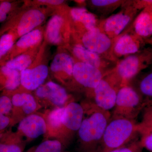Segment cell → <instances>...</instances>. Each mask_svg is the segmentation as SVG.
<instances>
[{
    "label": "cell",
    "instance_id": "obj_1",
    "mask_svg": "<svg viewBox=\"0 0 152 152\" xmlns=\"http://www.w3.org/2000/svg\"><path fill=\"white\" fill-rule=\"evenodd\" d=\"M78 131L83 152H96L107 125L111 118L110 112L101 110L91 103Z\"/></svg>",
    "mask_w": 152,
    "mask_h": 152
},
{
    "label": "cell",
    "instance_id": "obj_2",
    "mask_svg": "<svg viewBox=\"0 0 152 152\" xmlns=\"http://www.w3.org/2000/svg\"><path fill=\"white\" fill-rule=\"evenodd\" d=\"M139 131L135 120L111 119L96 152H108L124 146L136 140Z\"/></svg>",
    "mask_w": 152,
    "mask_h": 152
},
{
    "label": "cell",
    "instance_id": "obj_3",
    "mask_svg": "<svg viewBox=\"0 0 152 152\" xmlns=\"http://www.w3.org/2000/svg\"><path fill=\"white\" fill-rule=\"evenodd\" d=\"M145 106L143 98L137 91L132 87L125 85L118 91L111 119L135 120Z\"/></svg>",
    "mask_w": 152,
    "mask_h": 152
},
{
    "label": "cell",
    "instance_id": "obj_4",
    "mask_svg": "<svg viewBox=\"0 0 152 152\" xmlns=\"http://www.w3.org/2000/svg\"><path fill=\"white\" fill-rule=\"evenodd\" d=\"M47 12L43 8L30 9L23 13L12 16L3 27L0 29V34L12 30L17 39L29 33L41 26L47 17Z\"/></svg>",
    "mask_w": 152,
    "mask_h": 152
},
{
    "label": "cell",
    "instance_id": "obj_5",
    "mask_svg": "<svg viewBox=\"0 0 152 152\" xmlns=\"http://www.w3.org/2000/svg\"><path fill=\"white\" fill-rule=\"evenodd\" d=\"M152 64V49L140 51L137 54L125 58L120 63L117 68L116 78L121 84L125 83Z\"/></svg>",
    "mask_w": 152,
    "mask_h": 152
},
{
    "label": "cell",
    "instance_id": "obj_6",
    "mask_svg": "<svg viewBox=\"0 0 152 152\" xmlns=\"http://www.w3.org/2000/svg\"><path fill=\"white\" fill-rule=\"evenodd\" d=\"M116 78L111 80L103 78L97 86L91 91L92 100L90 103L106 111L114 108L117 94L120 88L116 87L118 83Z\"/></svg>",
    "mask_w": 152,
    "mask_h": 152
},
{
    "label": "cell",
    "instance_id": "obj_7",
    "mask_svg": "<svg viewBox=\"0 0 152 152\" xmlns=\"http://www.w3.org/2000/svg\"><path fill=\"white\" fill-rule=\"evenodd\" d=\"M40 49L32 64L20 72L21 85L28 91L37 90L43 84L48 75V67L40 61Z\"/></svg>",
    "mask_w": 152,
    "mask_h": 152
},
{
    "label": "cell",
    "instance_id": "obj_8",
    "mask_svg": "<svg viewBox=\"0 0 152 152\" xmlns=\"http://www.w3.org/2000/svg\"><path fill=\"white\" fill-rule=\"evenodd\" d=\"M44 29L40 26L20 37L12 49L3 57L0 65L18 55L40 48L43 39Z\"/></svg>",
    "mask_w": 152,
    "mask_h": 152
},
{
    "label": "cell",
    "instance_id": "obj_9",
    "mask_svg": "<svg viewBox=\"0 0 152 152\" xmlns=\"http://www.w3.org/2000/svg\"><path fill=\"white\" fill-rule=\"evenodd\" d=\"M73 78L78 83L91 90V91L97 86L103 76L98 68L78 61L74 66Z\"/></svg>",
    "mask_w": 152,
    "mask_h": 152
},
{
    "label": "cell",
    "instance_id": "obj_10",
    "mask_svg": "<svg viewBox=\"0 0 152 152\" xmlns=\"http://www.w3.org/2000/svg\"><path fill=\"white\" fill-rule=\"evenodd\" d=\"M36 96L41 99L45 100L58 107L67 104L69 95L64 88L55 82H48L36 90Z\"/></svg>",
    "mask_w": 152,
    "mask_h": 152
},
{
    "label": "cell",
    "instance_id": "obj_11",
    "mask_svg": "<svg viewBox=\"0 0 152 152\" xmlns=\"http://www.w3.org/2000/svg\"><path fill=\"white\" fill-rule=\"evenodd\" d=\"M84 108L77 103L70 102L64 107L61 116L62 130L67 134L78 131L84 116Z\"/></svg>",
    "mask_w": 152,
    "mask_h": 152
},
{
    "label": "cell",
    "instance_id": "obj_12",
    "mask_svg": "<svg viewBox=\"0 0 152 152\" xmlns=\"http://www.w3.org/2000/svg\"><path fill=\"white\" fill-rule=\"evenodd\" d=\"M75 64L73 58L68 53L58 52L52 60L50 70L57 79L62 81L73 77Z\"/></svg>",
    "mask_w": 152,
    "mask_h": 152
},
{
    "label": "cell",
    "instance_id": "obj_13",
    "mask_svg": "<svg viewBox=\"0 0 152 152\" xmlns=\"http://www.w3.org/2000/svg\"><path fill=\"white\" fill-rule=\"evenodd\" d=\"M82 41L86 48L98 54L107 51L111 45L110 38L96 28L85 33Z\"/></svg>",
    "mask_w": 152,
    "mask_h": 152
},
{
    "label": "cell",
    "instance_id": "obj_14",
    "mask_svg": "<svg viewBox=\"0 0 152 152\" xmlns=\"http://www.w3.org/2000/svg\"><path fill=\"white\" fill-rule=\"evenodd\" d=\"M18 130L28 137L35 139L46 132L47 126L42 117L31 114L20 121Z\"/></svg>",
    "mask_w": 152,
    "mask_h": 152
},
{
    "label": "cell",
    "instance_id": "obj_15",
    "mask_svg": "<svg viewBox=\"0 0 152 152\" xmlns=\"http://www.w3.org/2000/svg\"><path fill=\"white\" fill-rule=\"evenodd\" d=\"M65 22L64 17L61 14H54L51 17L47 23L44 35L47 42L57 46L62 44L64 42Z\"/></svg>",
    "mask_w": 152,
    "mask_h": 152
},
{
    "label": "cell",
    "instance_id": "obj_16",
    "mask_svg": "<svg viewBox=\"0 0 152 152\" xmlns=\"http://www.w3.org/2000/svg\"><path fill=\"white\" fill-rule=\"evenodd\" d=\"M21 72L5 65H0V90L6 94L15 91L21 85Z\"/></svg>",
    "mask_w": 152,
    "mask_h": 152
},
{
    "label": "cell",
    "instance_id": "obj_17",
    "mask_svg": "<svg viewBox=\"0 0 152 152\" xmlns=\"http://www.w3.org/2000/svg\"><path fill=\"white\" fill-rule=\"evenodd\" d=\"M142 38L132 37L126 34L122 36L117 41L115 47V51L117 54L126 55L134 54L140 51L142 43Z\"/></svg>",
    "mask_w": 152,
    "mask_h": 152
},
{
    "label": "cell",
    "instance_id": "obj_18",
    "mask_svg": "<svg viewBox=\"0 0 152 152\" xmlns=\"http://www.w3.org/2000/svg\"><path fill=\"white\" fill-rule=\"evenodd\" d=\"M40 47L18 55L2 65L21 72L29 67L37 57Z\"/></svg>",
    "mask_w": 152,
    "mask_h": 152
},
{
    "label": "cell",
    "instance_id": "obj_19",
    "mask_svg": "<svg viewBox=\"0 0 152 152\" xmlns=\"http://www.w3.org/2000/svg\"><path fill=\"white\" fill-rule=\"evenodd\" d=\"M131 20V18L124 13H118L112 16L105 22L104 30L110 34L118 35L127 26Z\"/></svg>",
    "mask_w": 152,
    "mask_h": 152
},
{
    "label": "cell",
    "instance_id": "obj_20",
    "mask_svg": "<svg viewBox=\"0 0 152 152\" xmlns=\"http://www.w3.org/2000/svg\"><path fill=\"white\" fill-rule=\"evenodd\" d=\"M137 35L140 37H152V16L144 9L136 19L134 25Z\"/></svg>",
    "mask_w": 152,
    "mask_h": 152
},
{
    "label": "cell",
    "instance_id": "obj_21",
    "mask_svg": "<svg viewBox=\"0 0 152 152\" xmlns=\"http://www.w3.org/2000/svg\"><path fill=\"white\" fill-rule=\"evenodd\" d=\"M72 53L79 61L97 68L100 67L101 60L98 54L89 50L81 44H77L72 49Z\"/></svg>",
    "mask_w": 152,
    "mask_h": 152
},
{
    "label": "cell",
    "instance_id": "obj_22",
    "mask_svg": "<svg viewBox=\"0 0 152 152\" xmlns=\"http://www.w3.org/2000/svg\"><path fill=\"white\" fill-rule=\"evenodd\" d=\"M71 16L75 22L81 23L87 31L96 27V20L94 15L88 12L84 8H74L71 9Z\"/></svg>",
    "mask_w": 152,
    "mask_h": 152
},
{
    "label": "cell",
    "instance_id": "obj_23",
    "mask_svg": "<svg viewBox=\"0 0 152 152\" xmlns=\"http://www.w3.org/2000/svg\"><path fill=\"white\" fill-rule=\"evenodd\" d=\"M138 88V92L142 96L146 106L152 103V72L143 77L139 83Z\"/></svg>",
    "mask_w": 152,
    "mask_h": 152
},
{
    "label": "cell",
    "instance_id": "obj_24",
    "mask_svg": "<svg viewBox=\"0 0 152 152\" xmlns=\"http://www.w3.org/2000/svg\"><path fill=\"white\" fill-rule=\"evenodd\" d=\"M139 133L140 135V140L143 148L152 152V122L140 123Z\"/></svg>",
    "mask_w": 152,
    "mask_h": 152
},
{
    "label": "cell",
    "instance_id": "obj_25",
    "mask_svg": "<svg viewBox=\"0 0 152 152\" xmlns=\"http://www.w3.org/2000/svg\"><path fill=\"white\" fill-rule=\"evenodd\" d=\"M15 137L10 134L0 138V152H23V147Z\"/></svg>",
    "mask_w": 152,
    "mask_h": 152
},
{
    "label": "cell",
    "instance_id": "obj_26",
    "mask_svg": "<svg viewBox=\"0 0 152 152\" xmlns=\"http://www.w3.org/2000/svg\"><path fill=\"white\" fill-rule=\"evenodd\" d=\"M18 39L15 34L12 30H9L0 36V55L4 57L13 47Z\"/></svg>",
    "mask_w": 152,
    "mask_h": 152
},
{
    "label": "cell",
    "instance_id": "obj_27",
    "mask_svg": "<svg viewBox=\"0 0 152 152\" xmlns=\"http://www.w3.org/2000/svg\"><path fill=\"white\" fill-rule=\"evenodd\" d=\"M64 107H57L50 112L48 115L47 123L49 127L52 130L59 131L62 130L61 116Z\"/></svg>",
    "mask_w": 152,
    "mask_h": 152
},
{
    "label": "cell",
    "instance_id": "obj_28",
    "mask_svg": "<svg viewBox=\"0 0 152 152\" xmlns=\"http://www.w3.org/2000/svg\"><path fill=\"white\" fill-rule=\"evenodd\" d=\"M62 145L57 140H48L40 144L32 152H61Z\"/></svg>",
    "mask_w": 152,
    "mask_h": 152
},
{
    "label": "cell",
    "instance_id": "obj_29",
    "mask_svg": "<svg viewBox=\"0 0 152 152\" xmlns=\"http://www.w3.org/2000/svg\"><path fill=\"white\" fill-rule=\"evenodd\" d=\"M12 110V104L10 95L5 94L0 96V115L9 116Z\"/></svg>",
    "mask_w": 152,
    "mask_h": 152
},
{
    "label": "cell",
    "instance_id": "obj_30",
    "mask_svg": "<svg viewBox=\"0 0 152 152\" xmlns=\"http://www.w3.org/2000/svg\"><path fill=\"white\" fill-rule=\"evenodd\" d=\"M143 149L140 140L136 139L124 146L108 152H142Z\"/></svg>",
    "mask_w": 152,
    "mask_h": 152
},
{
    "label": "cell",
    "instance_id": "obj_31",
    "mask_svg": "<svg viewBox=\"0 0 152 152\" xmlns=\"http://www.w3.org/2000/svg\"><path fill=\"white\" fill-rule=\"evenodd\" d=\"M37 105L35 99L30 94L28 95L27 99L21 108L23 111L27 115H31L37 110Z\"/></svg>",
    "mask_w": 152,
    "mask_h": 152
},
{
    "label": "cell",
    "instance_id": "obj_32",
    "mask_svg": "<svg viewBox=\"0 0 152 152\" xmlns=\"http://www.w3.org/2000/svg\"><path fill=\"white\" fill-rule=\"evenodd\" d=\"M152 122V102L144 108V113L142 123Z\"/></svg>",
    "mask_w": 152,
    "mask_h": 152
},
{
    "label": "cell",
    "instance_id": "obj_33",
    "mask_svg": "<svg viewBox=\"0 0 152 152\" xmlns=\"http://www.w3.org/2000/svg\"><path fill=\"white\" fill-rule=\"evenodd\" d=\"M14 5L12 3L9 1L0 2V9L7 15L12 14L14 10Z\"/></svg>",
    "mask_w": 152,
    "mask_h": 152
},
{
    "label": "cell",
    "instance_id": "obj_34",
    "mask_svg": "<svg viewBox=\"0 0 152 152\" xmlns=\"http://www.w3.org/2000/svg\"><path fill=\"white\" fill-rule=\"evenodd\" d=\"M12 119L8 115H0V132L12 124Z\"/></svg>",
    "mask_w": 152,
    "mask_h": 152
},
{
    "label": "cell",
    "instance_id": "obj_35",
    "mask_svg": "<svg viewBox=\"0 0 152 152\" xmlns=\"http://www.w3.org/2000/svg\"><path fill=\"white\" fill-rule=\"evenodd\" d=\"M116 0H92V4L96 7H103L115 4L118 2Z\"/></svg>",
    "mask_w": 152,
    "mask_h": 152
},
{
    "label": "cell",
    "instance_id": "obj_36",
    "mask_svg": "<svg viewBox=\"0 0 152 152\" xmlns=\"http://www.w3.org/2000/svg\"><path fill=\"white\" fill-rule=\"evenodd\" d=\"M36 1L39 4L50 6H59L64 3V1L61 0H39Z\"/></svg>",
    "mask_w": 152,
    "mask_h": 152
},
{
    "label": "cell",
    "instance_id": "obj_37",
    "mask_svg": "<svg viewBox=\"0 0 152 152\" xmlns=\"http://www.w3.org/2000/svg\"><path fill=\"white\" fill-rule=\"evenodd\" d=\"M152 6V0H145L140 1L138 2V7H144L145 8L149 6Z\"/></svg>",
    "mask_w": 152,
    "mask_h": 152
},
{
    "label": "cell",
    "instance_id": "obj_38",
    "mask_svg": "<svg viewBox=\"0 0 152 152\" xmlns=\"http://www.w3.org/2000/svg\"><path fill=\"white\" fill-rule=\"evenodd\" d=\"M7 18V15L0 9V23L5 21Z\"/></svg>",
    "mask_w": 152,
    "mask_h": 152
},
{
    "label": "cell",
    "instance_id": "obj_39",
    "mask_svg": "<svg viewBox=\"0 0 152 152\" xmlns=\"http://www.w3.org/2000/svg\"><path fill=\"white\" fill-rule=\"evenodd\" d=\"M145 10H146L150 14V15L152 16V6H149V7H147Z\"/></svg>",
    "mask_w": 152,
    "mask_h": 152
},
{
    "label": "cell",
    "instance_id": "obj_40",
    "mask_svg": "<svg viewBox=\"0 0 152 152\" xmlns=\"http://www.w3.org/2000/svg\"><path fill=\"white\" fill-rule=\"evenodd\" d=\"M3 57L0 55V63H1V61Z\"/></svg>",
    "mask_w": 152,
    "mask_h": 152
},
{
    "label": "cell",
    "instance_id": "obj_41",
    "mask_svg": "<svg viewBox=\"0 0 152 152\" xmlns=\"http://www.w3.org/2000/svg\"><path fill=\"white\" fill-rule=\"evenodd\" d=\"M149 41H152V37L150 38V39H148V42H149Z\"/></svg>",
    "mask_w": 152,
    "mask_h": 152
},
{
    "label": "cell",
    "instance_id": "obj_42",
    "mask_svg": "<svg viewBox=\"0 0 152 152\" xmlns=\"http://www.w3.org/2000/svg\"><path fill=\"white\" fill-rule=\"evenodd\" d=\"M148 42L150 43L152 45V41H149V42Z\"/></svg>",
    "mask_w": 152,
    "mask_h": 152
},
{
    "label": "cell",
    "instance_id": "obj_43",
    "mask_svg": "<svg viewBox=\"0 0 152 152\" xmlns=\"http://www.w3.org/2000/svg\"></svg>",
    "mask_w": 152,
    "mask_h": 152
}]
</instances>
